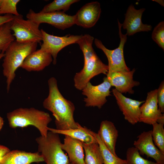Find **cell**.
<instances>
[{
	"mask_svg": "<svg viewBox=\"0 0 164 164\" xmlns=\"http://www.w3.org/2000/svg\"><path fill=\"white\" fill-rule=\"evenodd\" d=\"M48 83L49 94L44 100L43 106L52 113L55 119L56 129L64 130L77 128L79 123L75 121L73 118L74 104L62 95L55 78L51 77Z\"/></svg>",
	"mask_w": 164,
	"mask_h": 164,
	"instance_id": "obj_1",
	"label": "cell"
},
{
	"mask_svg": "<svg viewBox=\"0 0 164 164\" xmlns=\"http://www.w3.org/2000/svg\"><path fill=\"white\" fill-rule=\"evenodd\" d=\"M36 43H20L15 40L4 53L2 64L3 74L6 78V90L9 92L15 76V72L26 57L36 50Z\"/></svg>",
	"mask_w": 164,
	"mask_h": 164,
	"instance_id": "obj_2",
	"label": "cell"
},
{
	"mask_svg": "<svg viewBox=\"0 0 164 164\" xmlns=\"http://www.w3.org/2000/svg\"><path fill=\"white\" fill-rule=\"evenodd\" d=\"M9 126L13 128L29 125L36 127L41 136L46 137L48 125L52 119L49 114L33 108H19L7 114Z\"/></svg>",
	"mask_w": 164,
	"mask_h": 164,
	"instance_id": "obj_3",
	"label": "cell"
},
{
	"mask_svg": "<svg viewBox=\"0 0 164 164\" xmlns=\"http://www.w3.org/2000/svg\"><path fill=\"white\" fill-rule=\"evenodd\" d=\"M36 140L38 145V152L46 164L69 163L68 156L61 148L59 134L50 131L46 137L40 136Z\"/></svg>",
	"mask_w": 164,
	"mask_h": 164,
	"instance_id": "obj_4",
	"label": "cell"
},
{
	"mask_svg": "<svg viewBox=\"0 0 164 164\" xmlns=\"http://www.w3.org/2000/svg\"><path fill=\"white\" fill-rule=\"evenodd\" d=\"M39 25L29 19H24L21 14L14 15L10 22V29L15 40L20 43H40L42 35Z\"/></svg>",
	"mask_w": 164,
	"mask_h": 164,
	"instance_id": "obj_5",
	"label": "cell"
},
{
	"mask_svg": "<svg viewBox=\"0 0 164 164\" xmlns=\"http://www.w3.org/2000/svg\"><path fill=\"white\" fill-rule=\"evenodd\" d=\"M118 24L120 38V43L118 47L113 50H109L105 46L100 40L96 38L94 40L96 46L103 52L108 59V70L107 74L114 72L130 70L125 63L124 54V46L127 41V36L126 34H123L122 33V24L118 20Z\"/></svg>",
	"mask_w": 164,
	"mask_h": 164,
	"instance_id": "obj_6",
	"label": "cell"
},
{
	"mask_svg": "<svg viewBox=\"0 0 164 164\" xmlns=\"http://www.w3.org/2000/svg\"><path fill=\"white\" fill-rule=\"evenodd\" d=\"M108 70V65L103 63L95 54L84 61L83 69L75 74L73 78L75 87L78 90H82L92 78L101 73L106 75Z\"/></svg>",
	"mask_w": 164,
	"mask_h": 164,
	"instance_id": "obj_7",
	"label": "cell"
},
{
	"mask_svg": "<svg viewBox=\"0 0 164 164\" xmlns=\"http://www.w3.org/2000/svg\"><path fill=\"white\" fill-rule=\"evenodd\" d=\"M26 17L39 25L46 23L62 30L75 24L74 15H69L62 11L36 13L30 9Z\"/></svg>",
	"mask_w": 164,
	"mask_h": 164,
	"instance_id": "obj_8",
	"label": "cell"
},
{
	"mask_svg": "<svg viewBox=\"0 0 164 164\" xmlns=\"http://www.w3.org/2000/svg\"><path fill=\"white\" fill-rule=\"evenodd\" d=\"M43 43L40 49L50 54L53 58V63L55 65L58 53L65 47L70 44L77 43L82 35L67 34L59 36L50 34L43 29H41Z\"/></svg>",
	"mask_w": 164,
	"mask_h": 164,
	"instance_id": "obj_9",
	"label": "cell"
},
{
	"mask_svg": "<svg viewBox=\"0 0 164 164\" xmlns=\"http://www.w3.org/2000/svg\"><path fill=\"white\" fill-rule=\"evenodd\" d=\"M103 82L97 85H93L90 82L82 90V94L86 97L84 98L87 107H97L101 109L107 102V97L111 95L110 89L111 87L106 77Z\"/></svg>",
	"mask_w": 164,
	"mask_h": 164,
	"instance_id": "obj_10",
	"label": "cell"
},
{
	"mask_svg": "<svg viewBox=\"0 0 164 164\" xmlns=\"http://www.w3.org/2000/svg\"><path fill=\"white\" fill-rule=\"evenodd\" d=\"M112 92L125 119L133 125L139 122L140 105L145 101H140L126 97L115 88L112 89Z\"/></svg>",
	"mask_w": 164,
	"mask_h": 164,
	"instance_id": "obj_11",
	"label": "cell"
},
{
	"mask_svg": "<svg viewBox=\"0 0 164 164\" xmlns=\"http://www.w3.org/2000/svg\"><path fill=\"white\" fill-rule=\"evenodd\" d=\"M134 147L140 155L153 159L158 164H164V154L155 145L152 139V130L144 131L134 141Z\"/></svg>",
	"mask_w": 164,
	"mask_h": 164,
	"instance_id": "obj_12",
	"label": "cell"
},
{
	"mask_svg": "<svg viewBox=\"0 0 164 164\" xmlns=\"http://www.w3.org/2000/svg\"><path fill=\"white\" fill-rule=\"evenodd\" d=\"M145 9H136L131 4L128 7L125 15V19L122 27L126 29L127 36H132L140 32H148L152 30L151 25L144 24L142 21V17Z\"/></svg>",
	"mask_w": 164,
	"mask_h": 164,
	"instance_id": "obj_13",
	"label": "cell"
},
{
	"mask_svg": "<svg viewBox=\"0 0 164 164\" xmlns=\"http://www.w3.org/2000/svg\"><path fill=\"white\" fill-rule=\"evenodd\" d=\"M101 9L100 3L93 2L83 6L74 15L75 24L84 28L94 26L100 17Z\"/></svg>",
	"mask_w": 164,
	"mask_h": 164,
	"instance_id": "obj_14",
	"label": "cell"
},
{
	"mask_svg": "<svg viewBox=\"0 0 164 164\" xmlns=\"http://www.w3.org/2000/svg\"><path fill=\"white\" fill-rule=\"evenodd\" d=\"M157 93V89L148 93L146 100L140 106L139 122L152 125L164 114L158 108Z\"/></svg>",
	"mask_w": 164,
	"mask_h": 164,
	"instance_id": "obj_15",
	"label": "cell"
},
{
	"mask_svg": "<svg viewBox=\"0 0 164 164\" xmlns=\"http://www.w3.org/2000/svg\"><path fill=\"white\" fill-rule=\"evenodd\" d=\"M135 70L134 68L129 71L114 72L107 74L106 77L111 86L115 87L118 91L122 94H132L134 92L133 88L140 84L139 82L133 79Z\"/></svg>",
	"mask_w": 164,
	"mask_h": 164,
	"instance_id": "obj_16",
	"label": "cell"
},
{
	"mask_svg": "<svg viewBox=\"0 0 164 164\" xmlns=\"http://www.w3.org/2000/svg\"><path fill=\"white\" fill-rule=\"evenodd\" d=\"M53 61L50 54L39 49L28 55L20 67L29 72L39 71L49 66Z\"/></svg>",
	"mask_w": 164,
	"mask_h": 164,
	"instance_id": "obj_17",
	"label": "cell"
},
{
	"mask_svg": "<svg viewBox=\"0 0 164 164\" xmlns=\"http://www.w3.org/2000/svg\"><path fill=\"white\" fill-rule=\"evenodd\" d=\"M43 161V156L38 152L13 150L10 151L0 160V164H31Z\"/></svg>",
	"mask_w": 164,
	"mask_h": 164,
	"instance_id": "obj_18",
	"label": "cell"
},
{
	"mask_svg": "<svg viewBox=\"0 0 164 164\" xmlns=\"http://www.w3.org/2000/svg\"><path fill=\"white\" fill-rule=\"evenodd\" d=\"M61 147L67 153L69 162L72 164H85L83 142L67 135H65Z\"/></svg>",
	"mask_w": 164,
	"mask_h": 164,
	"instance_id": "obj_19",
	"label": "cell"
},
{
	"mask_svg": "<svg viewBox=\"0 0 164 164\" xmlns=\"http://www.w3.org/2000/svg\"><path fill=\"white\" fill-rule=\"evenodd\" d=\"M97 133L111 152L117 156L115 152V146L118 134L114 123L108 120L102 121Z\"/></svg>",
	"mask_w": 164,
	"mask_h": 164,
	"instance_id": "obj_20",
	"label": "cell"
},
{
	"mask_svg": "<svg viewBox=\"0 0 164 164\" xmlns=\"http://www.w3.org/2000/svg\"><path fill=\"white\" fill-rule=\"evenodd\" d=\"M49 131L58 134L67 135L86 144L98 143L95 137V132L79 124L76 128L62 130L48 128Z\"/></svg>",
	"mask_w": 164,
	"mask_h": 164,
	"instance_id": "obj_21",
	"label": "cell"
},
{
	"mask_svg": "<svg viewBox=\"0 0 164 164\" xmlns=\"http://www.w3.org/2000/svg\"><path fill=\"white\" fill-rule=\"evenodd\" d=\"M85 152V164H103V160L98 143L86 144L83 142Z\"/></svg>",
	"mask_w": 164,
	"mask_h": 164,
	"instance_id": "obj_22",
	"label": "cell"
},
{
	"mask_svg": "<svg viewBox=\"0 0 164 164\" xmlns=\"http://www.w3.org/2000/svg\"><path fill=\"white\" fill-rule=\"evenodd\" d=\"M95 137L100 147L104 164H126L125 160L114 155L111 152L104 143L97 133H95Z\"/></svg>",
	"mask_w": 164,
	"mask_h": 164,
	"instance_id": "obj_23",
	"label": "cell"
},
{
	"mask_svg": "<svg viewBox=\"0 0 164 164\" xmlns=\"http://www.w3.org/2000/svg\"><path fill=\"white\" fill-rule=\"evenodd\" d=\"M94 40L93 36L86 34L82 35L77 42L83 53L84 61L90 59L96 54L92 46Z\"/></svg>",
	"mask_w": 164,
	"mask_h": 164,
	"instance_id": "obj_24",
	"label": "cell"
},
{
	"mask_svg": "<svg viewBox=\"0 0 164 164\" xmlns=\"http://www.w3.org/2000/svg\"><path fill=\"white\" fill-rule=\"evenodd\" d=\"M15 40L10 29V22L0 28V50L4 53L9 45Z\"/></svg>",
	"mask_w": 164,
	"mask_h": 164,
	"instance_id": "obj_25",
	"label": "cell"
},
{
	"mask_svg": "<svg viewBox=\"0 0 164 164\" xmlns=\"http://www.w3.org/2000/svg\"><path fill=\"white\" fill-rule=\"evenodd\" d=\"M79 1L78 0H54L45 6L40 12H49L62 11L65 12L69 9L72 4Z\"/></svg>",
	"mask_w": 164,
	"mask_h": 164,
	"instance_id": "obj_26",
	"label": "cell"
},
{
	"mask_svg": "<svg viewBox=\"0 0 164 164\" xmlns=\"http://www.w3.org/2000/svg\"><path fill=\"white\" fill-rule=\"evenodd\" d=\"M164 124L156 122L153 124L152 135L155 145L164 154Z\"/></svg>",
	"mask_w": 164,
	"mask_h": 164,
	"instance_id": "obj_27",
	"label": "cell"
},
{
	"mask_svg": "<svg viewBox=\"0 0 164 164\" xmlns=\"http://www.w3.org/2000/svg\"><path fill=\"white\" fill-rule=\"evenodd\" d=\"M126 164H158L142 157L134 147H129L126 152Z\"/></svg>",
	"mask_w": 164,
	"mask_h": 164,
	"instance_id": "obj_28",
	"label": "cell"
},
{
	"mask_svg": "<svg viewBox=\"0 0 164 164\" xmlns=\"http://www.w3.org/2000/svg\"><path fill=\"white\" fill-rule=\"evenodd\" d=\"M20 1L19 0H2L0 7V14H5L19 15V14L16 6Z\"/></svg>",
	"mask_w": 164,
	"mask_h": 164,
	"instance_id": "obj_29",
	"label": "cell"
},
{
	"mask_svg": "<svg viewBox=\"0 0 164 164\" xmlns=\"http://www.w3.org/2000/svg\"><path fill=\"white\" fill-rule=\"evenodd\" d=\"M152 38L158 45L164 50V22H159L154 28Z\"/></svg>",
	"mask_w": 164,
	"mask_h": 164,
	"instance_id": "obj_30",
	"label": "cell"
},
{
	"mask_svg": "<svg viewBox=\"0 0 164 164\" xmlns=\"http://www.w3.org/2000/svg\"><path fill=\"white\" fill-rule=\"evenodd\" d=\"M157 99L158 108L162 113L164 112V82L163 81L157 89Z\"/></svg>",
	"mask_w": 164,
	"mask_h": 164,
	"instance_id": "obj_31",
	"label": "cell"
},
{
	"mask_svg": "<svg viewBox=\"0 0 164 164\" xmlns=\"http://www.w3.org/2000/svg\"><path fill=\"white\" fill-rule=\"evenodd\" d=\"M13 15L6 14L4 15H0V28L5 24L11 22L13 19Z\"/></svg>",
	"mask_w": 164,
	"mask_h": 164,
	"instance_id": "obj_32",
	"label": "cell"
},
{
	"mask_svg": "<svg viewBox=\"0 0 164 164\" xmlns=\"http://www.w3.org/2000/svg\"><path fill=\"white\" fill-rule=\"evenodd\" d=\"M10 151L7 147L0 144V160Z\"/></svg>",
	"mask_w": 164,
	"mask_h": 164,
	"instance_id": "obj_33",
	"label": "cell"
},
{
	"mask_svg": "<svg viewBox=\"0 0 164 164\" xmlns=\"http://www.w3.org/2000/svg\"><path fill=\"white\" fill-rule=\"evenodd\" d=\"M4 124V121L3 118L0 116V131L2 130Z\"/></svg>",
	"mask_w": 164,
	"mask_h": 164,
	"instance_id": "obj_34",
	"label": "cell"
},
{
	"mask_svg": "<svg viewBox=\"0 0 164 164\" xmlns=\"http://www.w3.org/2000/svg\"><path fill=\"white\" fill-rule=\"evenodd\" d=\"M153 1H155L159 4H160L162 6H164V1L162 0H153Z\"/></svg>",
	"mask_w": 164,
	"mask_h": 164,
	"instance_id": "obj_35",
	"label": "cell"
},
{
	"mask_svg": "<svg viewBox=\"0 0 164 164\" xmlns=\"http://www.w3.org/2000/svg\"><path fill=\"white\" fill-rule=\"evenodd\" d=\"M4 56V53H3L1 50H0V60Z\"/></svg>",
	"mask_w": 164,
	"mask_h": 164,
	"instance_id": "obj_36",
	"label": "cell"
},
{
	"mask_svg": "<svg viewBox=\"0 0 164 164\" xmlns=\"http://www.w3.org/2000/svg\"><path fill=\"white\" fill-rule=\"evenodd\" d=\"M2 0H0V7L2 4Z\"/></svg>",
	"mask_w": 164,
	"mask_h": 164,
	"instance_id": "obj_37",
	"label": "cell"
},
{
	"mask_svg": "<svg viewBox=\"0 0 164 164\" xmlns=\"http://www.w3.org/2000/svg\"><path fill=\"white\" fill-rule=\"evenodd\" d=\"M68 164H72L70 163V162H69V163Z\"/></svg>",
	"mask_w": 164,
	"mask_h": 164,
	"instance_id": "obj_38",
	"label": "cell"
}]
</instances>
